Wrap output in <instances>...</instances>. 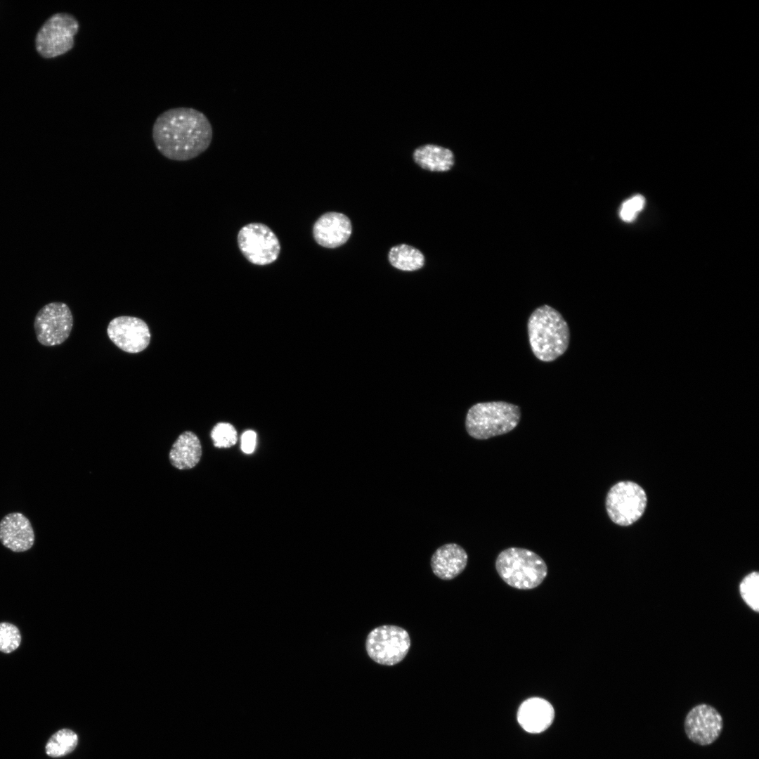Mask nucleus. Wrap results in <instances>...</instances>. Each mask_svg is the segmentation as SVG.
<instances>
[{
    "label": "nucleus",
    "mask_w": 759,
    "mask_h": 759,
    "mask_svg": "<svg viewBox=\"0 0 759 759\" xmlns=\"http://www.w3.org/2000/svg\"><path fill=\"white\" fill-rule=\"evenodd\" d=\"M152 136L156 148L165 157L188 161L210 145L212 126L202 112L186 107L169 109L155 119Z\"/></svg>",
    "instance_id": "1"
},
{
    "label": "nucleus",
    "mask_w": 759,
    "mask_h": 759,
    "mask_svg": "<svg viewBox=\"0 0 759 759\" xmlns=\"http://www.w3.org/2000/svg\"><path fill=\"white\" fill-rule=\"evenodd\" d=\"M527 328L531 351L538 360L553 361L568 349V324L553 307L545 304L536 308L528 318Z\"/></svg>",
    "instance_id": "2"
},
{
    "label": "nucleus",
    "mask_w": 759,
    "mask_h": 759,
    "mask_svg": "<svg viewBox=\"0 0 759 759\" xmlns=\"http://www.w3.org/2000/svg\"><path fill=\"white\" fill-rule=\"evenodd\" d=\"M521 419L519 406L505 401L478 403L468 410L465 427L474 439L483 440L513 430Z\"/></svg>",
    "instance_id": "3"
},
{
    "label": "nucleus",
    "mask_w": 759,
    "mask_h": 759,
    "mask_svg": "<svg viewBox=\"0 0 759 759\" xmlns=\"http://www.w3.org/2000/svg\"><path fill=\"white\" fill-rule=\"evenodd\" d=\"M495 569L508 585L519 590L538 587L547 574V565L538 554L520 547H509L500 552Z\"/></svg>",
    "instance_id": "4"
},
{
    "label": "nucleus",
    "mask_w": 759,
    "mask_h": 759,
    "mask_svg": "<svg viewBox=\"0 0 759 759\" xmlns=\"http://www.w3.org/2000/svg\"><path fill=\"white\" fill-rule=\"evenodd\" d=\"M411 645L406 630L395 625H383L372 629L367 635L365 649L375 663L392 666L407 656Z\"/></svg>",
    "instance_id": "5"
},
{
    "label": "nucleus",
    "mask_w": 759,
    "mask_h": 759,
    "mask_svg": "<svg viewBox=\"0 0 759 759\" xmlns=\"http://www.w3.org/2000/svg\"><path fill=\"white\" fill-rule=\"evenodd\" d=\"M79 29V23L74 16L67 13H56L39 30L36 48L46 58L65 54L74 47V36Z\"/></svg>",
    "instance_id": "6"
},
{
    "label": "nucleus",
    "mask_w": 759,
    "mask_h": 759,
    "mask_svg": "<svg viewBox=\"0 0 759 759\" xmlns=\"http://www.w3.org/2000/svg\"><path fill=\"white\" fill-rule=\"evenodd\" d=\"M240 251L251 264L268 265L277 260L280 243L275 233L267 225L252 222L242 226L237 236Z\"/></svg>",
    "instance_id": "7"
},
{
    "label": "nucleus",
    "mask_w": 759,
    "mask_h": 759,
    "mask_svg": "<svg viewBox=\"0 0 759 759\" xmlns=\"http://www.w3.org/2000/svg\"><path fill=\"white\" fill-rule=\"evenodd\" d=\"M647 495L637 484L623 481L614 485L606 498V509L611 521L620 526H629L643 514Z\"/></svg>",
    "instance_id": "8"
},
{
    "label": "nucleus",
    "mask_w": 759,
    "mask_h": 759,
    "mask_svg": "<svg viewBox=\"0 0 759 759\" xmlns=\"http://www.w3.org/2000/svg\"><path fill=\"white\" fill-rule=\"evenodd\" d=\"M73 327V316L69 306L63 302H51L39 310L34 320L37 341L45 346L63 343Z\"/></svg>",
    "instance_id": "9"
},
{
    "label": "nucleus",
    "mask_w": 759,
    "mask_h": 759,
    "mask_svg": "<svg viewBox=\"0 0 759 759\" xmlns=\"http://www.w3.org/2000/svg\"><path fill=\"white\" fill-rule=\"evenodd\" d=\"M110 339L122 351L136 353L145 350L150 342V332L146 323L134 316H122L108 324Z\"/></svg>",
    "instance_id": "10"
},
{
    "label": "nucleus",
    "mask_w": 759,
    "mask_h": 759,
    "mask_svg": "<svg viewBox=\"0 0 759 759\" xmlns=\"http://www.w3.org/2000/svg\"><path fill=\"white\" fill-rule=\"evenodd\" d=\"M684 727L687 737L692 741L707 746L719 737L723 727V720L715 708L702 703L693 707L688 712Z\"/></svg>",
    "instance_id": "11"
},
{
    "label": "nucleus",
    "mask_w": 759,
    "mask_h": 759,
    "mask_svg": "<svg viewBox=\"0 0 759 759\" xmlns=\"http://www.w3.org/2000/svg\"><path fill=\"white\" fill-rule=\"evenodd\" d=\"M352 231L350 219L344 214L329 212L322 214L314 223L312 233L314 240L326 248H336L344 245Z\"/></svg>",
    "instance_id": "12"
},
{
    "label": "nucleus",
    "mask_w": 759,
    "mask_h": 759,
    "mask_svg": "<svg viewBox=\"0 0 759 759\" xmlns=\"http://www.w3.org/2000/svg\"><path fill=\"white\" fill-rule=\"evenodd\" d=\"M0 542L13 552H25L34 543V533L30 520L22 513L12 512L0 521Z\"/></svg>",
    "instance_id": "13"
},
{
    "label": "nucleus",
    "mask_w": 759,
    "mask_h": 759,
    "mask_svg": "<svg viewBox=\"0 0 759 759\" xmlns=\"http://www.w3.org/2000/svg\"><path fill=\"white\" fill-rule=\"evenodd\" d=\"M467 559V554L462 547L455 543H448L434 552L430 565L436 576L441 580H450L465 570Z\"/></svg>",
    "instance_id": "14"
},
{
    "label": "nucleus",
    "mask_w": 759,
    "mask_h": 759,
    "mask_svg": "<svg viewBox=\"0 0 759 759\" xmlns=\"http://www.w3.org/2000/svg\"><path fill=\"white\" fill-rule=\"evenodd\" d=\"M554 711L552 704L540 697H531L520 705L517 720L526 732L537 734L546 730L552 723Z\"/></svg>",
    "instance_id": "15"
},
{
    "label": "nucleus",
    "mask_w": 759,
    "mask_h": 759,
    "mask_svg": "<svg viewBox=\"0 0 759 759\" xmlns=\"http://www.w3.org/2000/svg\"><path fill=\"white\" fill-rule=\"evenodd\" d=\"M201 456L200 441L190 431L184 432L178 436L169 454L172 466L181 470L194 467L200 460Z\"/></svg>",
    "instance_id": "16"
},
{
    "label": "nucleus",
    "mask_w": 759,
    "mask_h": 759,
    "mask_svg": "<svg viewBox=\"0 0 759 759\" xmlns=\"http://www.w3.org/2000/svg\"><path fill=\"white\" fill-rule=\"evenodd\" d=\"M413 159L420 167L432 171H448L455 162L451 150L432 144L417 148L413 153Z\"/></svg>",
    "instance_id": "17"
},
{
    "label": "nucleus",
    "mask_w": 759,
    "mask_h": 759,
    "mask_svg": "<svg viewBox=\"0 0 759 759\" xmlns=\"http://www.w3.org/2000/svg\"><path fill=\"white\" fill-rule=\"evenodd\" d=\"M389 261L395 268L406 271L421 268L424 264V257L417 249L401 244L393 247L389 252Z\"/></svg>",
    "instance_id": "18"
},
{
    "label": "nucleus",
    "mask_w": 759,
    "mask_h": 759,
    "mask_svg": "<svg viewBox=\"0 0 759 759\" xmlns=\"http://www.w3.org/2000/svg\"><path fill=\"white\" fill-rule=\"evenodd\" d=\"M78 744V736L72 730L61 729L54 733L46 745V754L52 758H60L72 752Z\"/></svg>",
    "instance_id": "19"
},
{
    "label": "nucleus",
    "mask_w": 759,
    "mask_h": 759,
    "mask_svg": "<svg viewBox=\"0 0 759 759\" xmlns=\"http://www.w3.org/2000/svg\"><path fill=\"white\" fill-rule=\"evenodd\" d=\"M740 593L744 602L754 611L759 610V574L752 572L741 581Z\"/></svg>",
    "instance_id": "20"
},
{
    "label": "nucleus",
    "mask_w": 759,
    "mask_h": 759,
    "mask_svg": "<svg viewBox=\"0 0 759 759\" xmlns=\"http://www.w3.org/2000/svg\"><path fill=\"white\" fill-rule=\"evenodd\" d=\"M211 438L216 448H231L238 440L237 432L230 423H217L211 432Z\"/></svg>",
    "instance_id": "21"
},
{
    "label": "nucleus",
    "mask_w": 759,
    "mask_h": 759,
    "mask_svg": "<svg viewBox=\"0 0 759 759\" xmlns=\"http://www.w3.org/2000/svg\"><path fill=\"white\" fill-rule=\"evenodd\" d=\"M21 642V635L13 624L0 623V651L9 654L16 650Z\"/></svg>",
    "instance_id": "22"
},
{
    "label": "nucleus",
    "mask_w": 759,
    "mask_h": 759,
    "mask_svg": "<svg viewBox=\"0 0 759 759\" xmlns=\"http://www.w3.org/2000/svg\"><path fill=\"white\" fill-rule=\"evenodd\" d=\"M645 200L643 196L637 195L625 201L620 209V217L626 222L635 219L637 214L644 208Z\"/></svg>",
    "instance_id": "23"
},
{
    "label": "nucleus",
    "mask_w": 759,
    "mask_h": 759,
    "mask_svg": "<svg viewBox=\"0 0 759 759\" xmlns=\"http://www.w3.org/2000/svg\"><path fill=\"white\" fill-rule=\"evenodd\" d=\"M257 434L252 430L245 431L241 436V449L243 453H253L256 446Z\"/></svg>",
    "instance_id": "24"
}]
</instances>
